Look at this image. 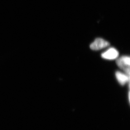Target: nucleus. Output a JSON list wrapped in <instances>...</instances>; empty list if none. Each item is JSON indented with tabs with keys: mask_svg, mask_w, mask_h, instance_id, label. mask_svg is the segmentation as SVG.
Masks as SVG:
<instances>
[{
	"mask_svg": "<svg viewBox=\"0 0 130 130\" xmlns=\"http://www.w3.org/2000/svg\"><path fill=\"white\" fill-rule=\"evenodd\" d=\"M109 45V43L102 38H97L90 45V48L93 50H101Z\"/></svg>",
	"mask_w": 130,
	"mask_h": 130,
	"instance_id": "nucleus-2",
	"label": "nucleus"
},
{
	"mask_svg": "<svg viewBox=\"0 0 130 130\" xmlns=\"http://www.w3.org/2000/svg\"><path fill=\"white\" fill-rule=\"evenodd\" d=\"M102 58L107 60H114L118 58L119 52L114 48H110L104 52L101 55Z\"/></svg>",
	"mask_w": 130,
	"mask_h": 130,
	"instance_id": "nucleus-3",
	"label": "nucleus"
},
{
	"mask_svg": "<svg viewBox=\"0 0 130 130\" xmlns=\"http://www.w3.org/2000/svg\"><path fill=\"white\" fill-rule=\"evenodd\" d=\"M116 76L118 82L122 86H124L128 83L129 84L130 76H128L125 73L120 71L116 72Z\"/></svg>",
	"mask_w": 130,
	"mask_h": 130,
	"instance_id": "nucleus-4",
	"label": "nucleus"
},
{
	"mask_svg": "<svg viewBox=\"0 0 130 130\" xmlns=\"http://www.w3.org/2000/svg\"><path fill=\"white\" fill-rule=\"evenodd\" d=\"M117 64L120 69L124 71L125 73L130 76V57L124 56L117 59Z\"/></svg>",
	"mask_w": 130,
	"mask_h": 130,
	"instance_id": "nucleus-1",
	"label": "nucleus"
}]
</instances>
